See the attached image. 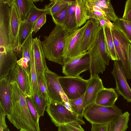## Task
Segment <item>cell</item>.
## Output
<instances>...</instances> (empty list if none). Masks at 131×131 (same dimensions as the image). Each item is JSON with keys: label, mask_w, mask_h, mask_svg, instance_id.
Listing matches in <instances>:
<instances>
[{"label": "cell", "mask_w": 131, "mask_h": 131, "mask_svg": "<svg viewBox=\"0 0 131 131\" xmlns=\"http://www.w3.org/2000/svg\"><path fill=\"white\" fill-rule=\"evenodd\" d=\"M50 3L45 5L44 8L48 10L49 15L51 16L64 7L71 4L67 0H50Z\"/></svg>", "instance_id": "obj_30"}, {"label": "cell", "mask_w": 131, "mask_h": 131, "mask_svg": "<svg viewBox=\"0 0 131 131\" xmlns=\"http://www.w3.org/2000/svg\"><path fill=\"white\" fill-rule=\"evenodd\" d=\"M35 106L40 117L43 116L49 101L41 97L39 94H35L30 97Z\"/></svg>", "instance_id": "obj_33"}, {"label": "cell", "mask_w": 131, "mask_h": 131, "mask_svg": "<svg viewBox=\"0 0 131 131\" xmlns=\"http://www.w3.org/2000/svg\"><path fill=\"white\" fill-rule=\"evenodd\" d=\"M96 4L105 14L107 18L113 23L118 18L110 0H94Z\"/></svg>", "instance_id": "obj_27"}, {"label": "cell", "mask_w": 131, "mask_h": 131, "mask_svg": "<svg viewBox=\"0 0 131 131\" xmlns=\"http://www.w3.org/2000/svg\"><path fill=\"white\" fill-rule=\"evenodd\" d=\"M58 131H67L66 129L64 126L61 125L58 127Z\"/></svg>", "instance_id": "obj_45"}, {"label": "cell", "mask_w": 131, "mask_h": 131, "mask_svg": "<svg viewBox=\"0 0 131 131\" xmlns=\"http://www.w3.org/2000/svg\"><path fill=\"white\" fill-rule=\"evenodd\" d=\"M7 78L11 83L16 82L25 94L29 97H31L29 75L22 67L17 63L10 71Z\"/></svg>", "instance_id": "obj_12"}, {"label": "cell", "mask_w": 131, "mask_h": 131, "mask_svg": "<svg viewBox=\"0 0 131 131\" xmlns=\"http://www.w3.org/2000/svg\"><path fill=\"white\" fill-rule=\"evenodd\" d=\"M45 14L49 15L47 9L44 8L39 9L35 5L31 8L25 20L29 22L34 23L40 17Z\"/></svg>", "instance_id": "obj_34"}, {"label": "cell", "mask_w": 131, "mask_h": 131, "mask_svg": "<svg viewBox=\"0 0 131 131\" xmlns=\"http://www.w3.org/2000/svg\"><path fill=\"white\" fill-rule=\"evenodd\" d=\"M112 73L116 81L115 90L127 102H131V89L127 81L124 68L120 60L114 61V68Z\"/></svg>", "instance_id": "obj_10"}, {"label": "cell", "mask_w": 131, "mask_h": 131, "mask_svg": "<svg viewBox=\"0 0 131 131\" xmlns=\"http://www.w3.org/2000/svg\"><path fill=\"white\" fill-rule=\"evenodd\" d=\"M46 21V14L43 15L40 17L35 23L33 27L32 31L36 33L45 23Z\"/></svg>", "instance_id": "obj_38"}, {"label": "cell", "mask_w": 131, "mask_h": 131, "mask_svg": "<svg viewBox=\"0 0 131 131\" xmlns=\"http://www.w3.org/2000/svg\"><path fill=\"white\" fill-rule=\"evenodd\" d=\"M122 18L124 20L131 21V0H127L126 1Z\"/></svg>", "instance_id": "obj_39"}, {"label": "cell", "mask_w": 131, "mask_h": 131, "mask_svg": "<svg viewBox=\"0 0 131 131\" xmlns=\"http://www.w3.org/2000/svg\"><path fill=\"white\" fill-rule=\"evenodd\" d=\"M34 24L25 20L21 21L18 34L19 47L21 50L22 45L33 32L32 29Z\"/></svg>", "instance_id": "obj_28"}, {"label": "cell", "mask_w": 131, "mask_h": 131, "mask_svg": "<svg viewBox=\"0 0 131 131\" xmlns=\"http://www.w3.org/2000/svg\"><path fill=\"white\" fill-rule=\"evenodd\" d=\"M68 32L63 26L56 25L48 36H43L44 40L41 41L46 58L62 66L65 63L64 51Z\"/></svg>", "instance_id": "obj_2"}, {"label": "cell", "mask_w": 131, "mask_h": 131, "mask_svg": "<svg viewBox=\"0 0 131 131\" xmlns=\"http://www.w3.org/2000/svg\"><path fill=\"white\" fill-rule=\"evenodd\" d=\"M6 116L3 108L0 106V128L3 129L7 127L5 121Z\"/></svg>", "instance_id": "obj_42"}, {"label": "cell", "mask_w": 131, "mask_h": 131, "mask_svg": "<svg viewBox=\"0 0 131 131\" xmlns=\"http://www.w3.org/2000/svg\"><path fill=\"white\" fill-rule=\"evenodd\" d=\"M131 45H130L129 49L128 61L130 70L131 73V47L130 46Z\"/></svg>", "instance_id": "obj_44"}, {"label": "cell", "mask_w": 131, "mask_h": 131, "mask_svg": "<svg viewBox=\"0 0 131 131\" xmlns=\"http://www.w3.org/2000/svg\"><path fill=\"white\" fill-rule=\"evenodd\" d=\"M17 56L14 51L0 52V79L7 78L10 71L17 63Z\"/></svg>", "instance_id": "obj_18"}, {"label": "cell", "mask_w": 131, "mask_h": 131, "mask_svg": "<svg viewBox=\"0 0 131 131\" xmlns=\"http://www.w3.org/2000/svg\"><path fill=\"white\" fill-rule=\"evenodd\" d=\"M40 0H15L17 9L21 21L25 20L31 8L35 6L34 2Z\"/></svg>", "instance_id": "obj_24"}, {"label": "cell", "mask_w": 131, "mask_h": 131, "mask_svg": "<svg viewBox=\"0 0 131 131\" xmlns=\"http://www.w3.org/2000/svg\"><path fill=\"white\" fill-rule=\"evenodd\" d=\"M113 24L124 34L131 43V21L118 18Z\"/></svg>", "instance_id": "obj_32"}, {"label": "cell", "mask_w": 131, "mask_h": 131, "mask_svg": "<svg viewBox=\"0 0 131 131\" xmlns=\"http://www.w3.org/2000/svg\"><path fill=\"white\" fill-rule=\"evenodd\" d=\"M12 88L11 83L7 78L0 79V106L6 116L12 112Z\"/></svg>", "instance_id": "obj_15"}, {"label": "cell", "mask_w": 131, "mask_h": 131, "mask_svg": "<svg viewBox=\"0 0 131 131\" xmlns=\"http://www.w3.org/2000/svg\"><path fill=\"white\" fill-rule=\"evenodd\" d=\"M84 95L75 99L69 100L73 112L82 118L83 116L85 109L84 105Z\"/></svg>", "instance_id": "obj_31"}, {"label": "cell", "mask_w": 131, "mask_h": 131, "mask_svg": "<svg viewBox=\"0 0 131 131\" xmlns=\"http://www.w3.org/2000/svg\"><path fill=\"white\" fill-rule=\"evenodd\" d=\"M122 110L115 105L102 106L94 103L85 109L83 116L91 124L109 123L122 115Z\"/></svg>", "instance_id": "obj_4"}, {"label": "cell", "mask_w": 131, "mask_h": 131, "mask_svg": "<svg viewBox=\"0 0 131 131\" xmlns=\"http://www.w3.org/2000/svg\"><path fill=\"white\" fill-rule=\"evenodd\" d=\"M75 15L77 24L79 28L85 24L89 19L85 0H76Z\"/></svg>", "instance_id": "obj_22"}, {"label": "cell", "mask_w": 131, "mask_h": 131, "mask_svg": "<svg viewBox=\"0 0 131 131\" xmlns=\"http://www.w3.org/2000/svg\"><path fill=\"white\" fill-rule=\"evenodd\" d=\"M102 28L99 23L91 19L83 36L81 46V54L87 52L95 41L100 30Z\"/></svg>", "instance_id": "obj_16"}, {"label": "cell", "mask_w": 131, "mask_h": 131, "mask_svg": "<svg viewBox=\"0 0 131 131\" xmlns=\"http://www.w3.org/2000/svg\"><path fill=\"white\" fill-rule=\"evenodd\" d=\"M58 79L63 92L69 100L75 99L84 94L87 80L80 76H59Z\"/></svg>", "instance_id": "obj_7"}, {"label": "cell", "mask_w": 131, "mask_h": 131, "mask_svg": "<svg viewBox=\"0 0 131 131\" xmlns=\"http://www.w3.org/2000/svg\"><path fill=\"white\" fill-rule=\"evenodd\" d=\"M29 75L31 88V96L35 94H39V89L34 63L32 44L31 53V69Z\"/></svg>", "instance_id": "obj_29"}, {"label": "cell", "mask_w": 131, "mask_h": 131, "mask_svg": "<svg viewBox=\"0 0 131 131\" xmlns=\"http://www.w3.org/2000/svg\"><path fill=\"white\" fill-rule=\"evenodd\" d=\"M32 46L36 73L43 74L47 66L41 41L37 37L33 39Z\"/></svg>", "instance_id": "obj_19"}, {"label": "cell", "mask_w": 131, "mask_h": 131, "mask_svg": "<svg viewBox=\"0 0 131 131\" xmlns=\"http://www.w3.org/2000/svg\"><path fill=\"white\" fill-rule=\"evenodd\" d=\"M118 97L115 89L104 88L99 92L95 103L103 106H112L115 105Z\"/></svg>", "instance_id": "obj_21"}, {"label": "cell", "mask_w": 131, "mask_h": 131, "mask_svg": "<svg viewBox=\"0 0 131 131\" xmlns=\"http://www.w3.org/2000/svg\"><path fill=\"white\" fill-rule=\"evenodd\" d=\"M12 51L15 50L11 41L10 18L3 16L0 18V52Z\"/></svg>", "instance_id": "obj_17"}, {"label": "cell", "mask_w": 131, "mask_h": 131, "mask_svg": "<svg viewBox=\"0 0 131 131\" xmlns=\"http://www.w3.org/2000/svg\"><path fill=\"white\" fill-rule=\"evenodd\" d=\"M3 3L7 4L10 8L14 3L15 0H0Z\"/></svg>", "instance_id": "obj_43"}, {"label": "cell", "mask_w": 131, "mask_h": 131, "mask_svg": "<svg viewBox=\"0 0 131 131\" xmlns=\"http://www.w3.org/2000/svg\"><path fill=\"white\" fill-rule=\"evenodd\" d=\"M102 29L107 52L112 60H118L112 34V29L106 25L103 26Z\"/></svg>", "instance_id": "obj_23"}, {"label": "cell", "mask_w": 131, "mask_h": 131, "mask_svg": "<svg viewBox=\"0 0 131 131\" xmlns=\"http://www.w3.org/2000/svg\"><path fill=\"white\" fill-rule=\"evenodd\" d=\"M3 131H10L8 127H7L3 129Z\"/></svg>", "instance_id": "obj_46"}, {"label": "cell", "mask_w": 131, "mask_h": 131, "mask_svg": "<svg viewBox=\"0 0 131 131\" xmlns=\"http://www.w3.org/2000/svg\"><path fill=\"white\" fill-rule=\"evenodd\" d=\"M63 126L67 131H85L81 125L75 122L66 124Z\"/></svg>", "instance_id": "obj_40"}, {"label": "cell", "mask_w": 131, "mask_h": 131, "mask_svg": "<svg viewBox=\"0 0 131 131\" xmlns=\"http://www.w3.org/2000/svg\"><path fill=\"white\" fill-rule=\"evenodd\" d=\"M113 25L114 26L111 29V32L118 60L122 63L127 78L131 79V73L128 58L129 47L131 43L124 34Z\"/></svg>", "instance_id": "obj_6"}, {"label": "cell", "mask_w": 131, "mask_h": 131, "mask_svg": "<svg viewBox=\"0 0 131 131\" xmlns=\"http://www.w3.org/2000/svg\"><path fill=\"white\" fill-rule=\"evenodd\" d=\"M90 57V66L89 71L91 77L101 73L105 70L110 59L105 45L102 28L100 30L95 41L88 51Z\"/></svg>", "instance_id": "obj_3"}, {"label": "cell", "mask_w": 131, "mask_h": 131, "mask_svg": "<svg viewBox=\"0 0 131 131\" xmlns=\"http://www.w3.org/2000/svg\"><path fill=\"white\" fill-rule=\"evenodd\" d=\"M26 101L28 110L31 116L36 122L39 123L40 116L31 98L26 95Z\"/></svg>", "instance_id": "obj_37"}, {"label": "cell", "mask_w": 131, "mask_h": 131, "mask_svg": "<svg viewBox=\"0 0 131 131\" xmlns=\"http://www.w3.org/2000/svg\"><path fill=\"white\" fill-rule=\"evenodd\" d=\"M109 123L91 124V131H108Z\"/></svg>", "instance_id": "obj_41"}, {"label": "cell", "mask_w": 131, "mask_h": 131, "mask_svg": "<svg viewBox=\"0 0 131 131\" xmlns=\"http://www.w3.org/2000/svg\"><path fill=\"white\" fill-rule=\"evenodd\" d=\"M76 2L70 5L63 26L69 32L74 31L79 28L77 24L75 15Z\"/></svg>", "instance_id": "obj_26"}, {"label": "cell", "mask_w": 131, "mask_h": 131, "mask_svg": "<svg viewBox=\"0 0 131 131\" xmlns=\"http://www.w3.org/2000/svg\"><path fill=\"white\" fill-rule=\"evenodd\" d=\"M89 22V20L83 26L67 33L64 51L65 63L81 54V46L83 38Z\"/></svg>", "instance_id": "obj_8"}, {"label": "cell", "mask_w": 131, "mask_h": 131, "mask_svg": "<svg viewBox=\"0 0 131 131\" xmlns=\"http://www.w3.org/2000/svg\"><path fill=\"white\" fill-rule=\"evenodd\" d=\"M31 33L21 46L22 56L17 63L22 67L29 74L31 69V53L33 38Z\"/></svg>", "instance_id": "obj_20"}, {"label": "cell", "mask_w": 131, "mask_h": 131, "mask_svg": "<svg viewBox=\"0 0 131 131\" xmlns=\"http://www.w3.org/2000/svg\"><path fill=\"white\" fill-rule=\"evenodd\" d=\"M20 131H26L23 129H21L20 130Z\"/></svg>", "instance_id": "obj_47"}, {"label": "cell", "mask_w": 131, "mask_h": 131, "mask_svg": "<svg viewBox=\"0 0 131 131\" xmlns=\"http://www.w3.org/2000/svg\"><path fill=\"white\" fill-rule=\"evenodd\" d=\"M39 95L45 100L48 101V90L44 74H37Z\"/></svg>", "instance_id": "obj_36"}, {"label": "cell", "mask_w": 131, "mask_h": 131, "mask_svg": "<svg viewBox=\"0 0 131 131\" xmlns=\"http://www.w3.org/2000/svg\"><path fill=\"white\" fill-rule=\"evenodd\" d=\"M11 83L12 108L11 114L7 116L8 119L18 129L40 131L39 123L34 120L28 110L26 101L27 95L21 90L16 82Z\"/></svg>", "instance_id": "obj_1"}, {"label": "cell", "mask_w": 131, "mask_h": 131, "mask_svg": "<svg viewBox=\"0 0 131 131\" xmlns=\"http://www.w3.org/2000/svg\"></svg>", "instance_id": "obj_49"}, {"label": "cell", "mask_w": 131, "mask_h": 131, "mask_svg": "<svg viewBox=\"0 0 131 131\" xmlns=\"http://www.w3.org/2000/svg\"><path fill=\"white\" fill-rule=\"evenodd\" d=\"M130 46H131V45H130Z\"/></svg>", "instance_id": "obj_48"}, {"label": "cell", "mask_w": 131, "mask_h": 131, "mask_svg": "<svg viewBox=\"0 0 131 131\" xmlns=\"http://www.w3.org/2000/svg\"><path fill=\"white\" fill-rule=\"evenodd\" d=\"M21 21L14 2L10 8V38L17 56H21V50L19 47L18 34Z\"/></svg>", "instance_id": "obj_13"}, {"label": "cell", "mask_w": 131, "mask_h": 131, "mask_svg": "<svg viewBox=\"0 0 131 131\" xmlns=\"http://www.w3.org/2000/svg\"><path fill=\"white\" fill-rule=\"evenodd\" d=\"M44 75L48 90V101L64 103L62 96L65 94L58 81L59 76L47 67Z\"/></svg>", "instance_id": "obj_11"}, {"label": "cell", "mask_w": 131, "mask_h": 131, "mask_svg": "<svg viewBox=\"0 0 131 131\" xmlns=\"http://www.w3.org/2000/svg\"><path fill=\"white\" fill-rule=\"evenodd\" d=\"M90 66L88 51L74 58L62 66V72L66 76L79 77L82 72L89 70Z\"/></svg>", "instance_id": "obj_9"}, {"label": "cell", "mask_w": 131, "mask_h": 131, "mask_svg": "<svg viewBox=\"0 0 131 131\" xmlns=\"http://www.w3.org/2000/svg\"><path fill=\"white\" fill-rule=\"evenodd\" d=\"M45 110L56 127L74 122L81 125L85 124L82 118L68 110L64 103L49 101Z\"/></svg>", "instance_id": "obj_5"}, {"label": "cell", "mask_w": 131, "mask_h": 131, "mask_svg": "<svg viewBox=\"0 0 131 131\" xmlns=\"http://www.w3.org/2000/svg\"><path fill=\"white\" fill-rule=\"evenodd\" d=\"M104 88L102 80L98 75L90 76L87 80L86 89L84 94V105L85 109L95 103L99 92Z\"/></svg>", "instance_id": "obj_14"}, {"label": "cell", "mask_w": 131, "mask_h": 131, "mask_svg": "<svg viewBox=\"0 0 131 131\" xmlns=\"http://www.w3.org/2000/svg\"><path fill=\"white\" fill-rule=\"evenodd\" d=\"M130 114L124 113L119 117L109 123L108 131H125L128 127Z\"/></svg>", "instance_id": "obj_25"}, {"label": "cell", "mask_w": 131, "mask_h": 131, "mask_svg": "<svg viewBox=\"0 0 131 131\" xmlns=\"http://www.w3.org/2000/svg\"><path fill=\"white\" fill-rule=\"evenodd\" d=\"M71 4L64 7L51 16L53 21L56 25L63 26Z\"/></svg>", "instance_id": "obj_35"}]
</instances>
